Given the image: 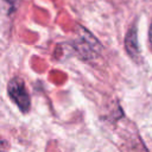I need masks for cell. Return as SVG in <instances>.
Here are the masks:
<instances>
[{
  "instance_id": "1",
  "label": "cell",
  "mask_w": 152,
  "mask_h": 152,
  "mask_svg": "<svg viewBox=\"0 0 152 152\" xmlns=\"http://www.w3.org/2000/svg\"><path fill=\"white\" fill-rule=\"evenodd\" d=\"M7 90H8L10 97L23 112H27L30 109V106H31L30 95H28L25 83L21 78H18V77L12 78L8 83Z\"/></svg>"
},
{
  "instance_id": "2",
  "label": "cell",
  "mask_w": 152,
  "mask_h": 152,
  "mask_svg": "<svg viewBox=\"0 0 152 152\" xmlns=\"http://www.w3.org/2000/svg\"><path fill=\"white\" fill-rule=\"evenodd\" d=\"M125 48L127 50V53L132 59H134L137 63L140 61V51L138 46V39H137V30L133 26L126 34L125 38Z\"/></svg>"
},
{
  "instance_id": "3",
  "label": "cell",
  "mask_w": 152,
  "mask_h": 152,
  "mask_svg": "<svg viewBox=\"0 0 152 152\" xmlns=\"http://www.w3.org/2000/svg\"><path fill=\"white\" fill-rule=\"evenodd\" d=\"M148 36H150V43H151V45H152V25H151V27H150V33H148Z\"/></svg>"
}]
</instances>
